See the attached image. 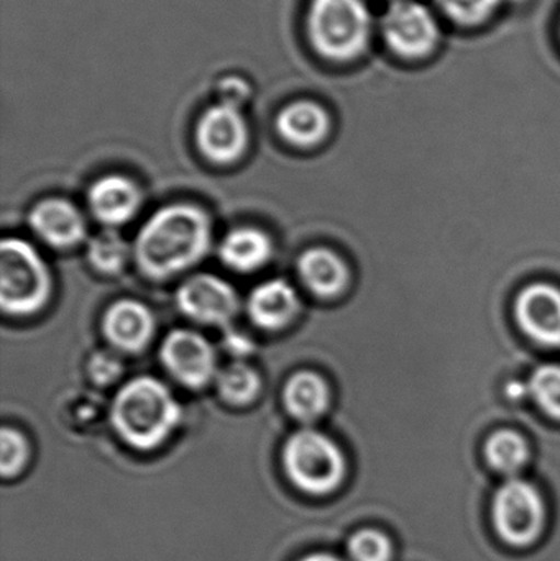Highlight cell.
Here are the masks:
<instances>
[{"mask_svg": "<svg viewBox=\"0 0 560 561\" xmlns=\"http://www.w3.org/2000/svg\"><path fill=\"white\" fill-rule=\"evenodd\" d=\"M210 239L209 217L199 207H161L135 239V262L148 278L168 279L197 265L209 252Z\"/></svg>", "mask_w": 560, "mask_h": 561, "instance_id": "6da1fadb", "label": "cell"}, {"mask_svg": "<svg viewBox=\"0 0 560 561\" xmlns=\"http://www.w3.org/2000/svg\"><path fill=\"white\" fill-rule=\"evenodd\" d=\"M111 421L118 437L135 450L163 445L181 421V408L170 389L151 376L125 382L111 405Z\"/></svg>", "mask_w": 560, "mask_h": 561, "instance_id": "7a4b0ae2", "label": "cell"}, {"mask_svg": "<svg viewBox=\"0 0 560 561\" xmlns=\"http://www.w3.org/2000/svg\"><path fill=\"white\" fill-rule=\"evenodd\" d=\"M305 35L318 58L348 65L367 53L374 19L365 0H308Z\"/></svg>", "mask_w": 560, "mask_h": 561, "instance_id": "3957f363", "label": "cell"}, {"mask_svg": "<svg viewBox=\"0 0 560 561\" xmlns=\"http://www.w3.org/2000/svg\"><path fill=\"white\" fill-rule=\"evenodd\" d=\"M282 461L293 486L309 496L334 493L345 477V457L341 447L315 428H301L288 437Z\"/></svg>", "mask_w": 560, "mask_h": 561, "instance_id": "277c9868", "label": "cell"}, {"mask_svg": "<svg viewBox=\"0 0 560 561\" xmlns=\"http://www.w3.org/2000/svg\"><path fill=\"white\" fill-rule=\"evenodd\" d=\"M52 275L35 249L22 239L0 247V302L10 316H32L52 296Z\"/></svg>", "mask_w": 560, "mask_h": 561, "instance_id": "5b68a950", "label": "cell"}, {"mask_svg": "<svg viewBox=\"0 0 560 561\" xmlns=\"http://www.w3.org/2000/svg\"><path fill=\"white\" fill-rule=\"evenodd\" d=\"M381 36L398 58L423 59L439 45L436 16L416 0H393L381 19Z\"/></svg>", "mask_w": 560, "mask_h": 561, "instance_id": "8992f818", "label": "cell"}, {"mask_svg": "<svg viewBox=\"0 0 560 561\" xmlns=\"http://www.w3.org/2000/svg\"><path fill=\"white\" fill-rule=\"evenodd\" d=\"M493 523L510 546H529L538 539L545 524L541 494L528 481L512 478L493 497Z\"/></svg>", "mask_w": 560, "mask_h": 561, "instance_id": "52a82bcc", "label": "cell"}, {"mask_svg": "<svg viewBox=\"0 0 560 561\" xmlns=\"http://www.w3.org/2000/svg\"><path fill=\"white\" fill-rule=\"evenodd\" d=\"M196 147L214 164H232L240 160L250 144V127L243 108L217 101L197 118Z\"/></svg>", "mask_w": 560, "mask_h": 561, "instance_id": "ba28073f", "label": "cell"}, {"mask_svg": "<svg viewBox=\"0 0 560 561\" xmlns=\"http://www.w3.org/2000/svg\"><path fill=\"white\" fill-rule=\"evenodd\" d=\"M160 358L167 371L191 389H201L217 376L216 350L194 330L178 329L161 343Z\"/></svg>", "mask_w": 560, "mask_h": 561, "instance_id": "9c48e42d", "label": "cell"}, {"mask_svg": "<svg viewBox=\"0 0 560 561\" xmlns=\"http://www.w3.org/2000/svg\"><path fill=\"white\" fill-rule=\"evenodd\" d=\"M181 312L194 322L226 327L239 312V296L227 280L196 275L184 280L176 293Z\"/></svg>", "mask_w": 560, "mask_h": 561, "instance_id": "30bf717a", "label": "cell"}, {"mask_svg": "<svg viewBox=\"0 0 560 561\" xmlns=\"http://www.w3.org/2000/svg\"><path fill=\"white\" fill-rule=\"evenodd\" d=\"M516 323L528 339L545 348H560V289L539 280L523 287L515 299Z\"/></svg>", "mask_w": 560, "mask_h": 561, "instance_id": "8fae6325", "label": "cell"}, {"mask_svg": "<svg viewBox=\"0 0 560 561\" xmlns=\"http://www.w3.org/2000/svg\"><path fill=\"white\" fill-rule=\"evenodd\" d=\"M331 114L315 99H295L279 108L275 128L283 141L295 148H312L331 134Z\"/></svg>", "mask_w": 560, "mask_h": 561, "instance_id": "7c38bea8", "label": "cell"}, {"mask_svg": "<svg viewBox=\"0 0 560 561\" xmlns=\"http://www.w3.org/2000/svg\"><path fill=\"white\" fill-rule=\"evenodd\" d=\"M28 224L43 242L55 249H71L84 240V217L65 199H45L30 210Z\"/></svg>", "mask_w": 560, "mask_h": 561, "instance_id": "4fadbf2b", "label": "cell"}, {"mask_svg": "<svg viewBox=\"0 0 560 561\" xmlns=\"http://www.w3.org/2000/svg\"><path fill=\"white\" fill-rule=\"evenodd\" d=\"M102 332L115 348L137 353L153 336L155 317L145 304L122 299L108 307L102 322Z\"/></svg>", "mask_w": 560, "mask_h": 561, "instance_id": "5bb4252c", "label": "cell"}, {"mask_svg": "<svg viewBox=\"0 0 560 561\" xmlns=\"http://www.w3.org/2000/svg\"><path fill=\"white\" fill-rule=\"evenodd\" d=\"M88 204L95 220L107 227H117L134 219L141 206V193L128 178L108 174L92 184Z\"/></svg>", "mask_w": 560, "mask_h": 561, "instance_id": "9a60e30c", "label": "cell"}, {"mask_svg": "<svg viewBox=\"0 0 560 561\" xmlns=\"http://www.w3.org/2000/svg\"><path fill=\"white\" fill-rule=\"evenodd\" d=\"M298 312V294L286 280H265L250 294L249 316L260 329H283L295 319Z\"/></svg>", "mask_w": 560, "mask_h": 561, "instance_id": "2e32d148", "label": "cell"}, {"mask_svg": "<svg viewBox=\"0 0 560 561\" xmlns=\"http://www.w3.org/2000/svg\"><path fill=\"white\" fill-rule=\"evenodd\" d=\"M298 275L312 294L324 299L344 293L351 278L344 260L324 247L306 250L299 256Z\"/></svg>", "mask_w": 560, "mask_h": 561, "instance_id": "e0dca14e", "label": "cell"}, {"mask_svg": "<svg viewBox=\"0 0 560 561\" xmlns=\"http://www.w3.org/2000/svg\"><path fill=\"white\" fill-rule=\"evenodd\" d=\"M331 391L328 382L318 373H295L283 389V404L293 419L299 422H315L328 411Z\"/></svg>", "mask_w": 560, "mask_h": 561, "instance_id": "ac0fdd59", "label": "cell"}, {"mask_svg": "<svg viewBox=\"0 0 560 561\" xmlns=\"http://www.w3.org/2000/svg\"><path fill=\"white\" fill-rule=\"evenodd\" d=\"M272 252V242L266 233L250 227L233 229L219 245L220 262L239 273H252L262 268Z\"/></svg>", "mask_w": 560, "mask_h": 561, "instance_id": "d6986e66", "label": "cell"}, {"mask_svg": "<svg viewBox=\"0 0 560 561\" xmlns=\"http://www.w3.org/2000/svg\"><path fill=\"white\" fill-rule=\"evenodd\" d=\"M485 458L493 470L506 477H513L528 463V444L518 432L502 428L493 432L487 440Z\"/></svg>", "mask_w": 560, "mask_h": 561, "instance_id": "ffe728a7", "label": "cell"}, {"mask_svg": "<svg viewBox=\"0 0 560 561\" xmlns=\"http://www.w3.org/2000/svg\"><path fill=\"white\" fill-rule=\"evenodd\" d=\"M260 376L252 366L233 362L216 376L217 392L229 404H249L260 391Z\"/></svg>", "mask_w": 560, "mask_h": 561, "instance_id": "44dd1931", "label": "cell"}, {"mask_svg": "<svg viewBox=\"0 0 560 561\" xmlns=\"http://www.w3.org/2000/svg\"><path fill=\"white\" fill-rule=\"evenodd\" d=\"M128 256H130V247L112 229L95 236L88 245L89 263L92 268L105 275L122 272Z\"/></svg>", "mask_w": 560, "mask_h": 561, "instance_id": "7402d4cb", "label": "cell"}, {"mask_svg": "<svg viewBox=\"0 0 560 561\" xmlns=\"http://www.w3.org/2000/svg\"><path fill=\"white\" fill-rule=\"evenodd\" d=\"M529 398L549 417L560 421V365L542 363L528 379Z\"/></svg>", "mask_w": 560, "mask_h": 561, "instance_id": "603a6c76", "label": "cell"}, {"mask_svg": "<svg viewBox=\"0 0 560 561\" xmlns=\"http://www.w3.org/2000/svg\"><path fill=\"white\" fill-rule=\"evenodd\" d=\"M502 2L503 0H436L441 12L462 26L482 25Z\"/></svg>", "mask_w": 560, "mask_h": 561, "instance_id": "cb8c5ba5", "label": "cell"}, {"mask_svg": "<svg viewBox=\"0 0 560 561\" xmlns=\"http://www.w3.org/2000/svg\"><path fill=\"white\" fill-rule=\"evenodd\" d=\"M348 556L354 561H391L390 539L377 530H361L348 540Z\"/></svg>", "mask_w": 560, "mask_h": 561, "instance_id": "d4e9b609", "label": "cell"}, {"mask_svg": "<svg viewBox=\"0 0 560 561\" xmlns=\"http://www.w3.org/2000/svg\"><path fill=\"white\" fill-rule=\"evenodd\" d=\"M28 461V442L15 428L3 427L0 435V470L3 478L16 477Z\"/></svg>", "mask_w": 560, "mask_h": 561, "instance_id": "484cf974", "label": "cell"}, {"mask_svg": "<svg viewBox=\"0 0 560 561\" xmlns=\"http://www.w3.org/2000/svg\"><path fill=\"white\" fill-rule=\"evenodd\" d=\"M217 101L243 108L253 98L252 82L240 75H224L216 82Z\"/></svg>", "mask_w": 560, "mask_h": 561, "instance_id": "4316f807", "label": "cell"}, {"mask_svg": "<svg viewBox=\"0 0 560 561\" xmlns=\"http://www.w3.org/2000/svg\"><path fill=\"white\" fill-rule=\"evenodd\" d=\"M89 378L99 386H107L121 378L124 373V365L121 358L111 352H98L88 365Z\"/></svg>", "mask_w": 560, "mask_h": 561, "instance_id": "83f0119b", "label": "cell"}, {"mask_svg": "<svg viewBox=\"0 0 560 561\" xmlns=\"http://www.w3.org/2000/svg\"><path fill=\"white\" fill-rule=\"evenodd\" d=\"M222 345L236 358H242V356L249 355L253 350L252 340L243 335V333L236 332V330H227L226 335H224Z\"/></svg>", "mask_w": 560, "mask_h": 561, "instance_id": "f1b7e54d", "label": "cell"}, {"mask_svg": "<svg viewBox=\"0 0 560 561\" xmlns=\"http://www.w3.org/2000/svg\"><path fill=\"white\" fill-rule=\"evenodd\" d=\"M505 394L510 401H523L529 396L528 381H519V379H512L506 382Z\"/></svg>", "mask_w": 560, "mask_h": 561, "instance_id": "f546056e", "label": "cell"}, {"mask_svg": "<svg viewBox=\"0 0 560 561\" xmlns=\"http://www.w3.org/2000/svg\"><path fill=\"white\" fill-rule=\"evenodd\" d=\"M299 561H342L338 557L329 556V553H312V556L305 557Z\"/></svg>", "mask_w": 560, "mask_h": 561, "instance_id": "4dcf8cb0", "label": "cell"}]
</instances>
